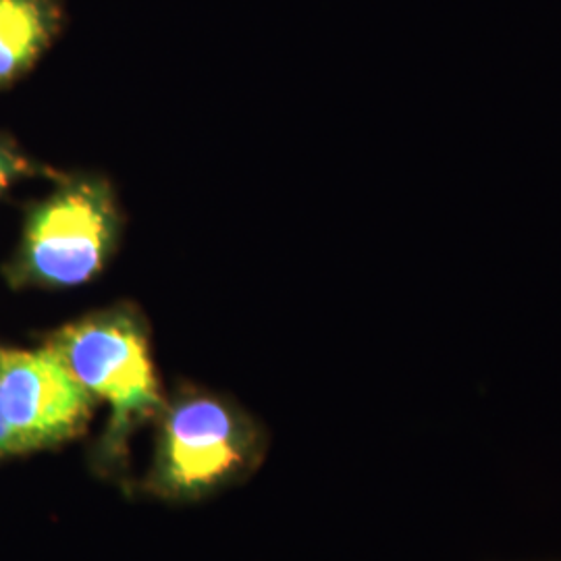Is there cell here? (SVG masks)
<instances>
[{
    "label": "cell",
    "mask_w": 561,
    "mask_h": 561,
    "mask_svg": "<svg viewBox=\"0 0 561 561\" xmlns=\"http://www.w3.org/2000/svg\"><path fill=\"white\" fill-rule=\"evenodd\" d=\"M119 229L117 202L106 181H69L30 215L15 277L53 289L94 279L111 259Z\"/></svg>",
    "instance_id": "1"
},
{
    "label": "cell",
    "mask_w": 561,
    "mask_h": 561,
    "mask_svg": "<svg viewBox=\"0 0 561 561\" xmlns=\"http://www.w3.org/2000/svg\"><path fill=\"white\" fill-rule=\"evenodd\" d=\"M94 398L111 405V439L162 412L161 389L141 322L127 310H108L73 322L48 343Z\"/></svg>",
    "instance_id": "2"
},
{
    "label": "cell",
    "mask_w": 561,
    "mask_h": 561,
    "mask_svg": "<svg viewBox=\"0 0 561 561\" xmlns=\"http://www.w3.org/2000/svg\"><path fill=\"white\" fill-rule=\"evenodd\" d=\"M250 447V428L225 401L206 393L181 396L162 408L154 481L167 495H202L236 477Z\"/></svg>",
    "instance_id": "3"
},
{
    "label": "cell",
    "mask_w": 561,
    "mask_h": 561,
    "mask_svg": "<svg viewBox=\"0 0 561 561\" xmlns=\"http://www.w3.org/2000/svg\"><path fill=\"white\" fill-rule=\"evenodd\" d=\"M0 405L18 451L76 437L96 405L53 347L0 350Z\"/></svg>",
    "instance_id": "4"
},
{
    "label": "cell",
    "mask_w": 561,
    "mask_h": 561,
    "mask_svg": "<svg viewBox=\"0 0 561 561\" xmlns=\"http://www.w3.org/2000/svg\"><path fill=\"white\" fill-rule=\"evenodd\" d=\"M62 0H0V85L20 80L59 38Z\"/></svg>",
    "instance_id": "5"
},
{
    "label": "cell",
    "mask_w": 561,
    "mask_h": 561,
    "mask_svg": "<svg viewBox=\"0 0 561 561\" xmlns=\"http://www.w3.org/2000/svg\"><path fill=\"white\" fill-rule=\"evenodd\" d=\"M25 164L4 144H0V192L23 173Z\"/></svg>",
    "instance_id": "6"
},
{
    "label": "cell",
    "mask_w": 561,
    "mask_h": 561,
    "mask_svg": "<svg viewBox=\"0 0 561 561\" xmlns=\"http://www.w3.org/2000/svg\"><path fill=\"white\" fill-rule=\"evenodd\" d=\"M15 451L18 449H15V443H13L11 431H9L7 421H4V414H2V405H0V458L9 456V454H15Z\"/></svg>",
    "instance_id": "7"
}]
</instances>
